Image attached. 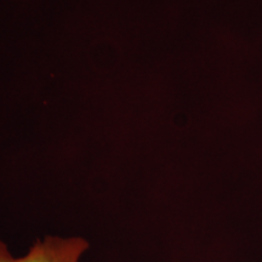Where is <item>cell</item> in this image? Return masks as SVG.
<instances>
[{
    "mask_svg": "<svg viewBox=\"0 0 262 262\" xmlns=\"http://www.w3.org/2000/svg\"><path fill=\"white\" fill-rule=\"evenodd\" d=\"M89 243L83 238L47 237L37 241L24 257H14L0 241V262H79Z\"/></svg>",
    "mask_w": 262,
    "mask_h": 262,
    "instance_id": "cell-1",
    "label": "cell"
}]
</instances>
